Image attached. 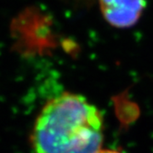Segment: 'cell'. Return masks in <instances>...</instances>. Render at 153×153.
<instances>
[{
	"label": "cell",
	"mask_w": 153,
	"mask_h": 153,
	"mask_svg": "<svg viewBox=\"0 0 153 153\" xmlns=\"http://www.w3.org/2000/svg\"><path fill=\"white\" fill-rule=\"evenodd\" d=\"M103 140V118L79 94L65 92L49 101L30 137L33 153H97Z\"/></svg>",
	"instance_id": "cell-1"
},
{
	"label": "cell",
	"mask_w": 153,
	"mask_h": 153,
	"mask_svg": "<svg viewBox=\"0 0 153 153\" xmlns=\"http://www.w3.org/2000/svg\"><path fill=\"white\" fill-rule=\"evenodd\" d=\"M103 18L117 28H128L139 20L146 0H100Z\"/></svg>",
	"instance_id": "cell-2"
},
{
	"label": "cell",
	"mask_w": 153,
	"mask_h": 153,
	"mask_svg": "<svg viewBox=\"0 0 153 153\" xmlns=\"http://www.w3.org/2000/svg\"><path fill=\"white\" fill-rule=\"evenodd\" d=\"M97 153H122L118 150H114V149H100Z\"/></svg>",
	"instance_id": "cell-3"
}]
</instances>
